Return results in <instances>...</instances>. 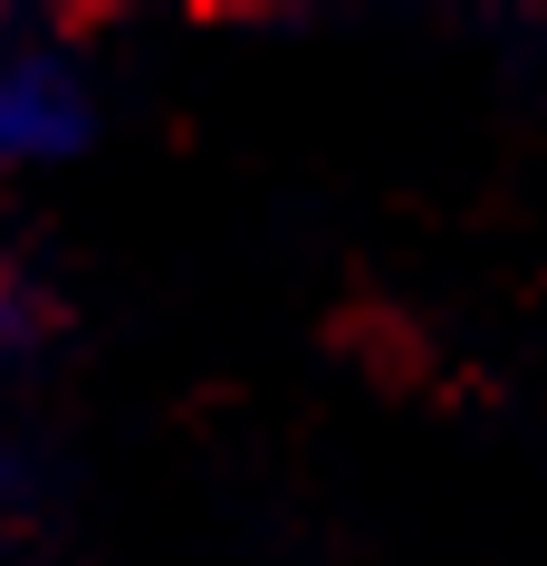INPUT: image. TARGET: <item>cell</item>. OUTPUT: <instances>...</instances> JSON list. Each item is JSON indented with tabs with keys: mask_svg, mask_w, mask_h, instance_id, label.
<instances>
[{
	"mask_svg": "<svg viewBox=\"0 0 547 566\" xmlns=\"http://www.w3.org/2000/svg\"><path fill=\"white\" fill-rule=\"evenodd\" d=\"M49 327H59L49 289H39V279H20V269H0V375H20V365L49 346Z\"/></svg>",
	"mask_w": 547,
	"mask_h": 566,
	"instance_id": "7a4b0ae2",
	"label": "cell"
},
{
	"mask_svg": "<svg viewBox=\"0 0 547 566\" xmlns=\"http://www.w3.org/2000/svg\"><path fill=\"white\" fill-rule=\"evenodd\" d=\"M10 509H30V461L0 442V518H10Z\"/></svg>",
	"mask_w": 547,
	"mask_h": 566,
	"instance_id": "3957f363",
	"label": "cell"
},
{
	"mask_svg": "<svg viewBox=\"0 0 547 566\" xmlns=\"http://www.w3.org/2000/svg\"><path fill=\"white\" fill-rule=\"evenodd\" d=\"M96 145L87 67L49 39H0V174H49Z\"/></svg>",
	"mask_w": 547,
	"mask_h": 566,
	"instance_id": "6da1fadb",
	"label": "cell"
}]
</instances>
